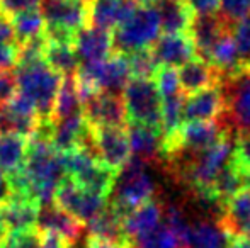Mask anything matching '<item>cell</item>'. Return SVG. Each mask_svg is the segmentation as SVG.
<instances>
[{
	"label": "cell",
	"instance_id": "1",
	"mask_svg": "<svg viewBox=\"0 0 250 248\" xmlns=\"http://www.w3.org/2000/svg\"><path fill=\"white\" fill-rule=\"evenodd\" d=\"M24 172L29 177L33 199L41 206L53 204V194L65 179L62 156L43 139L27 138V155Z\"/></svg>",
	"mask_w": 250,
	"mask_h": 248
},
{
	"label": "cell",
	"instance_id": "2",
	"mask_svg": "<svg viewBox=\"0 0 250 248\" xmlns=\"http://www.w3.org/2000/svg\"><path fill=\"white\" fill-rule=\"evenodd\" d=\"M157 182L146 170V165L136 158H129L116 175V184L107 202L125 218L136 208L153 201Z\"/></svg>",
	"mask_w": 250,
	"mask_h": 248
},
{
	"label": "cell",
	"instance_id": "3",
	"mask_svg": "<svg viewBox=\"0 0 250 248\" xmlns=\"http://www.w3.org/2000/svg\"><path fill=\"white\" fill-rule=\"evenodd\" d=\"M19 94L31 100L40 119H51L53 106L63 76L51 70L43 60L24 66H16Z\"/></svg>",
	"mask_w": 250,
	"mask_h": 248
},
{
	"label": "cell",
	"instance_id": "4",
	"mask_svg": "<svg viewBox=\"0 0 250 248\" xmlns=\"http://www.w3.org/2000/svg\"><path fill=\"white\" fill-rule=\"evenodd\" d=\"M60 156H62L65 175L68 179H72L83 191L109 199L118 173L102 165L89 148H75Z\"/></svg>",
	"mask_w": 250,
	"mask_h": 248
},
{
	"label": "cell",
	"instance_id": "5",
	"mask_svg": "<svg viewBox=\"0 0 250 248\" xmlns=\"http://www.w3.org/2000/svg\"><path fill=\"white\" fill-rule=\"evenodd\" d=\"M225 111L220 121L233 136L250 131V66H240L230 75L221 76Z\"/></svg>",
	"mask_w": 250,
	"mask_h": 248
},
{
	"label": "cell",
	"instance_id": "6",
	"mask_svg": "<svg viewBox=\"0 0 250 248\" xmlns=\"http://www.w3.org/2000/svg\"><path fill=\"white\" fill-rule=\"evenodd\" d=\"M126 124L162 131V97L153 78H131L123 90Z\"/></svg>",
	"mask_w": 250,
	"mask_h": 248
},
{
	"label": "cell",
	"instance_id": "7",
	"mask_svg": "<svg viewBox=\"0 0 250 248\" xmlns=\"http://www.w3.org/2000/svg\"><path fill=\"white\" fill-rule=\"evenodd\" d=\"M160 36V17L157 7L136 5L135 12L112 31L114 53L129 55L150 48Z\"/></svg>",
	"mask_w": 250,
	"mask_h": 248
},
{
	"label": "cell",
	"instance_id": "8",
	"mask_svg": "<svg viewBox=\"0 0 250 248\" xmlns=\"http://www.w3.org/2000/svg\"><path fill=\"white\" fill-rule=\"evenodd\" d=\"M87 148L109 170L118 173L131 158L126 128H89Z\"/></svg>",
	"mask_w": 250,
	"mask_h": 248
},
{
	"label": "cell",
	"instance_id": "9",
	"mask_svg": "<svg viewBox=\"0 0 250 248\" xmlns=\"http://www.w3.org/2000/svg\"><path fill=\"white\" fill-rule=\"evenodd\" d=\"M53 204L79 219L82 225H87L107 206V197L83 191L72 179L65 177L55 189Z\"/></svg>",
	"mask_w": 250,
	"mask_h": 248
},
{
	"label": "cell",
	"instance_id": "10",
	"mask_svg": "<svg viewBox=\"0 0 250 248\" xmlns=\"http://www.w3.org/2000/svg\"><path fill=\"white\" fill-rule=\"evenodd\" d=\"M82 116L89 128H126L121 95L96 94L82 104Z\"/></svg>",
	"mask_w": 250,
	"mask_h": 248
},
{
	"label": "cell",
	"instance_id": "11",
	"mask_svg": "<svg viewBox=\"0 0 250 248\" xmlns=\"http://www.w3.org/2000/svg\"><path fill=\"white\" fill-rule=\"evenodd\" d=\"M44 26H56L79 33L89 26V5L83 0H43Z\"/></svg>",
	"mask_w": 250,
	"mask_h": 248
},
{
	"label": "cell",
	"instance_id": "12",
	"mask_svg": "<svg viewBox=\"0 0 250 248\" xmlns=\"http://www.w3.org/2000/svg\"><path fill=\"white\" fill-rule=\"evenodd\" d=\"M36 107L27 97L17 92L7 104L0 106V133H14L29 138L38 128Z\"/></svg>",
	"mask_w": 250,
	"mask_h": 248
},
{
	"label": "cell",
	"instance_id": "13",
	"mask_svg": "<svg viewBox=\"0 0 250 248\" xmlns=\"http://www.w3.org/2000/svg\"><path fill=\"white\" fill-rule=\"evenodd\" d=\"M153 60L158 66L168 68H181L182 65L189 63L196 55V46L191 34H160L158 39L150 46Z\"/></svg>",
	"mask_w": 250,
	"mask_h": 248
},
{
	"label": "cell",
	"instance_id": "14",
	"mask_svg": "<svg viewBox=\"0 0 250 248\" xmlns=\"http://www.w3.org/2000/svg\"><path fill=\"white\" fill-rule=\"evenodd\" d=\"M36 229L40 233H51L58 238L65 240L68 245L77 247L79 240L85 233V225L70 216L63 209L56 208L55 204L41 206L38 212Z\"/></svg>",
	"mask_w": 250,
	"mask_h": 248
},
{
	"label": "cell",
	"instance_id": "15",
	"mask_svg": "<svg viewBox=\"0 0 250 248\" xmlns=\"http://www.w3.org/2000/svg\"><path fill=\"white\" fill-rule=\"evenodd\" d=\"M128 139L131 156L145 163L146 167L164 165V136L158 129L140 124H128Z\"/></svg>",
	"mask_w": 250,
	"mask_h": 248
},
{
	"label": "cell",
	"instance_id": "16",
	"mask_svg": "<svg viewBox=\"0 0 250 248\" xmlns=\"http://www.w3.org/2000/svg\"><path fill=\"white\" fill-rule=\"evenodd\" d=\"M225 111V97L220 83L201 90L198 94L188 95L182 107V123H203V121H216Z\"/></svg>",
	"mask_w": 250,
	"mask_h": 248
},
{
	"label": "cell",
	"instance_id": "17",
	"mask_svg": "<svg viewBox=\"0 0 250 248\" xmlns=\"http://www.w3.org/2000/svg\"><path fill=\"white\" fill-rule=\"evenodd\" d=\"M218 221L230 238L250 240V191L240 189L227 199Z\"/></svg>",
	"mask_w": 250,
	"mask_h": 248
},
{
	"label": "cell",
	"instance_id": "18",
	"mask_svg": "<svg viewBox=\"0 0 250 248\" xmlns=\"http://www.w3.org/2000/svg\"><path fill=\"white\" fill-rule=\"evenodd\" d=\"M38 212H40L38 202L10 195L7 201L0 204V226L5 231V235L29 231L36 228Z\"/></svg>",
	"mask_w": 250,
	"mask_h": 248
},
{
	"label": "cell",
	"instance_id": "19",
	"mask_svg": "<svg viewBox=\"0 0 250 248\" xmlns=\"http://www.w3.org/2000/svg\"><path fill=\"white\" fill-rule=\"evenodd\" d=\"M87 143H89V126L82 113L55 121L50 146L58 155L72 152L75 148H85Z\"/></svg>",
	"mask_w": 250,
	"mask_h": 248
},
{
	"label": "cell",
	"instance_id": "20",
	"mask_svg": "<svg viewBox=\"0 0 250 248\" xmlns=\"http://www.w3.org/2000/svg\"><path fill=\"white\" fill-rule=\"evenodd\" d=\"M80 63H101L114 53L112 48V31L99 27H83L77 33L75 44Z\"/></svg>",
	"mask_w": 250,
	"mask_h": 248
},
{
	"label": "cell",
	"instance_id": "21",
	"mask_svg": "<svg viewBox=\"0 0 250 248\" xmlns=\"http://www.w3.org/2000/svg\"><path fill=\"white\" fill-rule=\"evenodd\" d=\"M87 5L89 26L105 31H114L119 27L136 9L133 0H89Z\"/></svg>",
	"mask_w": 250,
	"mask_h": 248
},
{
	"label": "cell",
	"instance_id": "22",
	"mask_svg": "<svg viewBox=\"0 0 250 248\" xmlns=\"http://www.w3.org/2000/svg\"><path fill=\"white\" fill-rule=\"evenodd\" d=\"M162 218H164V204L158 199H153V201L140 206L123 218L125 238L128 240V243H131L142 236L148 235L160 225Z\"/></svg>",
	"mask_w": 250,
	"mask_h": 248
},
{
	"label": "cell",
	"instance_id": "23",
	"mask_svg": "<svg viewBox=\"0 0 250 248\" xmlns=\"http://www.w3.org/2000/svg\"><path fill=\"white\" fill-rule=\"evenodd\" d=\"M179 87L184 95H192L221 82V73L201 58H194L177 70Z\"/></svg>",
	"mask_w": 250,
	"mask_h": 248
},
{
	"label": "cell",
	"instance_id": "24",
	"mask_svg": "<svg viewBox=\"0 0 250 248\" xmlns=\"http://www.w3.org/2000/svg\"><path fill=\"white\" fill-rule=\"evenodd\" d=\"M230 240V235L225 231L218 219L208 216L191 219L188 248H227Z\"/></svg>",
	"mask_w": 250,
	"mask_h": 248
},
{
	"label": "cell",
	"instance_id": "25",
	"mask_svg": "<svg viewBox=\"0 0 250 248\" xmlns=\"http://www.w3.org/2000/svg\"><path fill=\"white\" fill-rule=\"evenodd\" d=\"M160 34H186L196 19L194 10L186 0H162L157 5Z\"/></svg>",
	"mask_w": 250,
	"mask_h": 248
},
{
	"label": "cell",
	"instance_id": "26",
	"mask_svg": "<svg viewBox=\"0 0 250 248\" xmlns=\"http://www.w3.org/2000/svg\"><path fill=\"white\" fill-rule=\"evenodd\" d=\"M231 27L221 19L218 14H209V16H196L192 27L189 31L192 41L196 46V55L201 60H206L211 46L218 41V38L223 33L230 31Z\"/></svg>",
	"mask_w": 250,
	"mask_h": 248
},
{
	"label": "cell",
	"instance_id": "27",
	"mask_svg": "<svg viewBox=\"0 0 250 248\" xmlns=\"http://www.w3.org/2000/svg\"><path fill=\"white\" fill-rule=\"evenodd\" d=\"M85 229L89 231V238L104 240L118 245H129L123 233V216L109 202L96 218L87 223Z\"/></svg>",
	"mask_w": 250,
	"mask_h": 248
},
{
	"label": "cell",
	"instance_id": "28",
	"mask_svg": "<svg viewBox=\"0 0 250 248\" xmlns=\"http://www.w3.org/2000/svg\"><path fill=\"white\" fill-rule=\"evenodd\" d=\"M27 138L14 133H0V170L5 175L24 169Z\"/></svg>",
	"mask_w": 250,
	"mask_h": 248
},
{
	"label": "cell",
	"instance_id": "29",
	"mask_svg": "<svg viewBox=\"0 0 250 248\" xmlns=\"http://www.w3.org/2000/svg\"><path fill=\"white\" fill-rule=\"evenodd\" d=\"M43 61L55 70L60 76H73L80 66V60L73 46L46 43L43 53Z\"/></svg>",
	"mask_w": 250,
	"mask_h": 248
},
{
	"label": "cell",
	"instance_id": "30",
	"mask_svg": "<svg viewBox=\"0 0 250 248\" xmlns=\"http://www.w3.org/2000/svg\"><path fill=\"white\" fill-rule=\"evenodd\" d=\"M77 113H82V102H80L79 92H77L75 80L73 76H63L62 85L56 94L55 106H53L51 119L60 121Z\"/></svg>",
	"mask_w": 250,
	"mask_h": 248
},
{
	"label": "cell",
	"instance_id": "31",
	"mask_svg": "<svg viewBox=\"0 0 250 248\" xmlns=\"http://www.w3.org/2000/svg\"><path fill=\"white\" fill-rule=\"evenodd\" d=\"M10 26L14 31V41L16 44H22L26 41L38 38L44 31V19L41 10H29V12L17 14L10 17Z\"/></svg>",
	"mask_w": 250,
	"mask_h": 248
},
{
	"label": "cell",
	"instance_id": "32",
	"mask_svg": "<svg viewBox=\"0 0 250 248\" xmlns=\"http://www.w3.org/2000/svg\"><path fill=\"white\" fill-rule=\"evenodd\" d=\"M186 95L182 92L162 99V136L164 141L172 139L182 126V107Z\"/></svg>",
	"mask_w": 250,
	"mask_h": 248
},
{
	"label": "cell",
	"instance_id": "33",
	"mask_svg": "<svg viewBox=\"0 0 250 248\" xmlns=\"http://www.w3.org/2000/svg\"><path fill=\"white\" fill-rule=\"evenodd\" d=\"M129 247L131 248H188L184 245V242L165 225L164 219H162V223L153 231H150L148 235L131 242Z\"/></svg>",
	"mask_w": 250,
	"mask_h": 248
},
{
	"label": "cell",
	"instance_id": "34",
	"mask_svg": "<svg viewBox=\"0 0 250 248\" xmlns=\"http://www.w3.org/2000/svg\"><path fill=\"white\" fill-rule=\"evenodd\" d=\"M126 58H128L131 78H153L158 70V65L153 60L150 48L126 55Z\"/></svg>",
	"mask_w": 250,
	"mask_h": 248
},
{
	"label": "cell",
	"instance_id": "35",
	"mask_svg": "<svg viewBox=\"0 0 250 248\" xmlns=\"http://www.w3.org/2000/svg\"><path fill=\"white\" fill-rule=\"evenodd\" d=\"M228 162L242 177L250 173V131L235 136L233 150Z\"/></svg>",
	"mask_w": 250,
	"mask_h": 248
},
{
	"label": "cell",
	"instance_id": "36",
	"mask_svg": "<svg viewBox=\"0 0 250 248\" xmlns=\"http://www.w3.org/2000/svg\"><path fill=\"white\" fill-rule=\"evenodd\" d=\"M218 16L230 27L250 16V0H220Z\"/></svg>",
	"mask_w": 250,
	"mask_h": 248
},
{
	"label": "cell",
	"instance_id": "37",
	"mask_svg": "<svg viewBox=\"0 0 250 248\" xmlns=\"http://www.w3.org/2000/svg\"><path fill=\"white\" fill-rule=\"evenodd\" d=\"M240 66H250V16L231 27Z\"/></svg>",
	"mask_w": 250,
	"mask_h": 248
},
{
	"label": "cell",
	"instance_id": "38",
	"mask_svg": "<svg viewBox=\"0 0 250 248\" xmlns=\"http://www.w3.org/2000/svg\"><path fill=\"white\" fill-rule=\"evenodd\" d=\"M0 248H41V233L36 228L29 231L7 233L0 240Z\"/></svg>",
	"mask_w": 250,
	"mask_h": 248
},
{
	"label": "cell",
	"instance_id": "39",
	"mask_svg": "<svg viewBox=\"0 0 250 248\" xmlns=\"http://www.w3.org/2000/svg\"><path fill=\"white\" fill-rule=\"evenodd\" d=\"M153 80H155V83H157V89H158V92H160L162 99H164V97L174 95V94L181 92L177 70H175V68H168V66H158Z\"/></svg>",
	"mask_w": 250,
	"mask_h": 248
},
{
	"label": "cell",
	"instance_id": "40",
	"mask_svg": "<svg viewBox=\"0 0 250 248\" xmlns=\"http://www.w3.org/2000/svg\"><path fill=\"white\" fill-rule=\"evenodd\" d=\"M43 0H0V14L5 17H12L17 14L38 10Z\"/></svg>",
	"mask_w": 250,
	"mask_h": 248
},
{
	"label": "cell",
	"instance_id": "41",
	"mask_svg": "<svg viewBox=\"0 0 250 248\" xmlns=\"http://www.w3.org/2000/svg\"><path fill=\"white\" fill-rule=\"evenodd\" d=\"M16 94H17L16 72H12V70L0 72V106L9 102Z\"/></svg>",
	"mask_w": 250,
	"mask_h": 248
},
{
	"label": "cell",
	"instance_id": "42",
	"mask_svg": "<svg viewBox=\"0 0 250 248\" xmlns=\"http://www.w3.org/2000/svg\"><path fill=\"white\" fill-rule=\"evenodd\" d=\"M17 65V44L14 43H0V72L12 70Z\"/></svg>",
	"mask_w": 250,
	"mask_h": 248
},
{
	"label": "cell",
	"instance_id": "43",
	"mask_svg": "<svg viewBox=\"0 0 250 248\" xmlns=\"http://www.w3.org/2000/svg\"><path fill=\"white\" fill-rule=\"evenodd\" d=\"M194 10L196 16H209L218 12V3L220 0H186Z\"/></svg>",
	"mask_w": 250,
	"mask_h": 248
},
{
	"label": "cell",
	"instance_id": "44",
	"mask_svg": "<svg viewBox=\"0 0 250 248\" xmlns=\"http://www.w3.org/2000/svg\"><path fill=\"white\" fill-rule=\"evenodd\" d=\"M41 248H77L51 233H41Z\"/></svg>",
	"mask_w": 250,
	"mask_h": 248
},
{
	"label": "cell",
	"instance_id": "45",
	"mask_svg": "<svg viewBox=\"0 0 250 248\" xmlns=\"http://www.w3.org/2000/svg\"><path fill=\"white\" fill-rule=\"evenodd\" d=\"M12 41H14V31L12 26H10L9 17L0 14V43H12Z\"/></svg>",
	"mask_w": 250,
	"mask_h": 248
},
{
	"label": "cell",
	"instance_id": "46",
	"mask_svg": "<svg viewBox=\"0 0 250 248\" xmlns=\"http://www.w3.org/2000/svg\"><path fill=\"white\" fill-rule=\"evenodd\" d=\"M85 248H131V247H129V245H118V243L104 242V240L89 238V236H87Z\"/></svg>",
	"mask_w": 250,
	"mask_h": 248
},
{
	"label": "cell",
	"instance_id": "47",
	"mask_svg": "<svg viewBox=\"0 0 250 248\" xmlns=\"http://www.w3.org/2000/svg\"><path fill=\"white\" fill-rule=\"evenodd\" d=\"M9 197H10L9 182H7L5 173H3L2 170H0V204H2L3 201H7Z\"/></svg>",
	"mask_w": 250,
	"mask_h": 248
},
{
	"label": "cell",
	"instance_id": "48",
	"mask_svg": "<svg viewBox=\"0 0 250 248\" xmlns=\"http://www.w3.org/2000/svg\"><path fill=\"white\" fill-rule=\"evenodd\" d=\"M227 248H250V240H245V238H231Z\"/></svg>",
	"mask_w": 250,
	"mask_h": 248
},
{
	"label": "cell",
	"instance_id": "49",
	"mask_svg": "<svg viewBox=\"0 0 250 248\" xmlns=\"http://www.w3.org/2000/svg\"><path fill=\"white\" fill-rule=\"evenodd\" d=\"M136 5H143V7H157L162 0H133Z\"/></svg>",
	"mask_w": 250,
	"mask_h": 248
},
{
	"label": "cell",
	"instance_id": "50",
	"mask_svg": "<svg viewBox=\"0 0 250 248\" xmlns=\"http://www.w3.org/2000/svg\"><path fill=\"white\" fill-rule=\"evenodd\" d=\"M242 182H244V189L250 191V173H247V175L242 177Z\"/></svg>",
	"mask_w": 250,
	"mask_h": 248
},
{
	"label": "cell",
	"instance_id": "51",
	"mask_svg": "<svg viewBox=\"0 0 250 248\" xmlns=\"http://www.w3.org/2000/svg\"><path fill=\"white\" fill-rule=\"evenodd\" d=\"M3 236H5V231H3V229H2V226H0V240H2Z\"/></svg>",
	"mask_w": 250,
	"mask_h": 248
},
{
	"label": "cell",
	"instance_id": "52",
	"mask_svg": "<svg viewBox=\"0 0 250 248\" xmlns=\"http://www.w3.org/2000/svg\"><path fill=\"white\" fill-rule=\"evenodd\" d=\"M83 2H89V0H83Z\"/></svg>",
	"mask_w": 250,
	"mask_h": 248
}]
</instances>
